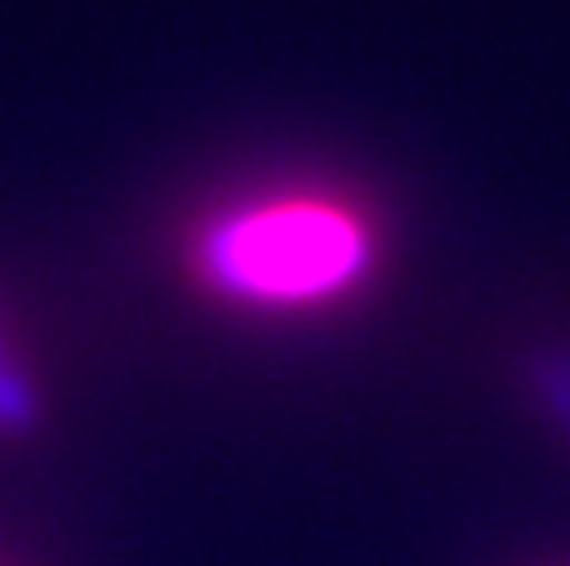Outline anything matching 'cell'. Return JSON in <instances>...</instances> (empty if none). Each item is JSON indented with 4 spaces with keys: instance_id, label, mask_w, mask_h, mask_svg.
Wrapping results in <instances>:
<instances>
[{
    "instance_id": "cell-1",
    "label": "cell",
    "mask_w": 570,
    "mask_h": 566,
    "mask_svg": "<svg viewBox=\"0 0 570 566\" xmlns=\"http://www.w3.org/2000/svg\"><path fill=\"white\" fill-rule=\"evenodd\" d=\"M186 271L206 296L230 306H331L375 271V226L341 196L281 191L200 221L186 241Z\"/></svg>"
},
{
    "instance_id": "cell-2",
    "label": "cell",
    "mask_w": 570,
    "mask_h": 566,
    "mask_svg": "<svg viewBox=\"0 0 570 566\" xmlns=\"http://www.w3.org/2000/svg\"><path fill=\"white\" fill-rule=\"evenodd\" d=\"M6 326H0V437H30L40 427V391L26 377L16 357L6 347Z\"/></svg>"
}]
</instances>
